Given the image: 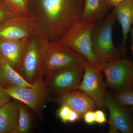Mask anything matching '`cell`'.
Listing matches in <instances>:
<instances>
[{"instance_id":"obj_17","label":"cell","mask_w":133,"mask_h":133,"mask_svg":"<svg viewBox=\"0 0 133 133\" xmlns=\"http://www.w3.org/2000/svg\"><path fill=\"white\" fill-rule=\"evenodd\" d=\"M108 8L103 0H85L80 18L85 21H102Z\"/></svg>"},{"instance_id":"obj_21","label":"cell","mask_w":133,"mask_h":133,"mask_svg":"<svg viewBox=\"0 0 133 133\" xmlns=\"http://www.w3.org/2000/svg\"><path fill=\"white\" fill-rule=\"evenodd\" d=\"M113 97L121 104L128 107L133 105V90L116 92Z\"/></svg>"},{"instance_id":"obj_27","label":"cell","mask_w":133,"mask_h":133,"mask_svg":"<svg viewBox=\"0 0 133 133\" xmlns=\"http://www.w3.org/2000/svg\"><path fill=\"white\" fill-rule=\"evenodd\" d=\"M132 46H131V50H132V52L133 54V27L132 29Z\"/></svg>"},{"instance_id":"obj_9","label":"cell","mask_w":133,"mask_h":133,"mask_svg":"<svg viewBox=\"0 0 133 133\" xmlns=\"http://www.w3.org/2000/svg\"><path fill=\"white\" fill-rule=\"evenodd\" d=\"M102 72L98 68L91 66L88 62L86 63L83 81L78 90L90 97L98 108L105 110L106 86L103 80Z\"/></svg>"},{"instance_id":"obj_19","label":"cell","mask_w":133,"mask_h":133,"mask_svg":"<svg viewBox=\"0 0 133 133\" xmlns=\"http://www.w3.org/2000/svg\"><path fill=\"white\" fill-rule=\"evenodd\" d=\"M20 114L19 123L16 129L12 133H27L31 127V117L26 107L19 102Z\"/></svg>"},{"instance_id":"obj_6","label":"cell","mask_w":133,"mask_h":133,"mask_svg":"<svg viewBox=\"0 0 133 133\" xmlns=\"http://www.w3.org/2000/svg\"><path fill=\"white\" fill-rule=\"evenodd\" d=\"M105 76L106 86L121 92L133 90V63L126 57L101 64L98 67Z\"/></svg>"},{"instance_id":"obj_22","label":"cell","mask_w":133,"mask_h":133,"mask_svg":"<svg viewBox=\"0 0 133 133\" xmlns=\"http://www.w3.org/2000/svg\"><path fill=\"white\" fill-rule=\"evenodd\" d=\"M18 16L8 7L1 0H0V23L13 17Z\"/></svg>"},{"instance_id":"obj_28","label":"cell","mask_w":133,"mask_h":133,"mask_svg":"<svg viewBox=\"0 0 133 133\" xmlns=\"http://www.w3.org/2000/svg\"><path fill=\"white\" fill-rule=\"evenodd\" d=\"M128 107L131 109V112H132L133 114V105L130 106H128Z\"/></svg>"},{"instance_id":"obj_10","label":"cell","mask_w":133,"mask_h":133,"mask_svg":"<svg viewBox=\"0 0 133 133\" xmlns=\"http://www.w3.org/2000/svg\"><path fill=\"white\" fill-rule=\"evenodd\" d=\"M105 105L109 112V133H133V114L128 106L121 104L107 92Z\"/></svg>"},{"instance_id":"obj_20","label":"cell","mask_w":133,"mask_h":133,"mask_svg":"<svg viewBox=\"0 0 133 133\" xmlns=\"http://www.w3.org/2000/svg\"><path fill=\"white\" fill-rule=\"evenodd\" d=\"M57 111V115L63 123H73L80 118L77 112L71 109L68 105L61 104Z\"/></svg>"},{"instance_id":"obj_16","label":"cell","mask_w":133,"mask_h":133,"mask_svg":"<svg viewBox=\"0 0 133 133\" xmlns=\"http://www.w3.org/2000/svg\"><path fill=\"white\" fill-rule=\"evenodd\" d=\"M0 84L5 88L6 87H30L33 84L26 81L21 74L0 58Z\"/></svg>"},{"instance_id":"obj_4","label":"cell","mask_w":133,"mask_h":133,"mask_svg":"<svg viewBox=\"0 0 133 133\" xmlns=\"http://www.w3.org/2000/svg\"><path fill=\"white\" fill-rule=\"evenodd\" d=\"M114 8L104 21L96 24L92 36V46L95 57L101 64L122 58L114 44L113 29L116 21Z\"/></svg>"},{"instance_id":"obj_23","label":"cell","mask_w":133,"mask_h":133,"mask_svg":"<svg viewBox=\"0 0 133 133\" xmlns=\"http://www.w3.org/2000/svg\"><path fill=\"white\" fill-rule=\"evenodd\" d=\"M11 98L5 88L0 84V108L8 103L11 100Z\"/></svg>"},{"instance_id":"obj_1","label":"cell","mask_w":133,"mask_h":133,"mask_svg":"<svg viewBox=\"0 0 133 133\" xmlns=\"http://www.w3.org/2000/svg\"><path fill=\"white\" fill-rule=\"evenodd\" d=\"M85 0H29L36 30L50 42L59 39L80 18Z\"/></svg>"},{"instance_id":"obj_11","label":"cell","mask_w":133,"mask_h":133,"mask_svg":"<svg viewBox=\"0 0 133 133\" xmlns=\"http://www.w3.org/2000/svg\"><path fill=\"white\" fill-rule=\"evenodd\" d=\"M32 17L16 16L0 23V39L20 41L29 37L36 30Z\"/></svg>"},{"instance_id":"obj_8","label":"cell","mask_w":133,"mask_h":133,"mask_svg":"<svg viewBox=\"0 0 133 133\" xmlns=\"http://www.w3.org/2000/svg\"><path fill=\"white\" fill-rule=\"evenodd\" d=\"M87 61L82 55L59 41L50 42L45 55L43 76L52 72Z\"/></svg>"},{"instance_id":"obj_7","label":"cell","mask_w":133,"mask_h":133,"mask_svg":"<svg viewBox=\"0 0 133 133\" xmlns=\"http://www.w3.org/2000/svg\"><path fill=\"white\" fill-rule=\"evenodd\" d=\"M30 87H9L5 88L10 97L28 106L36 116L43 118L44 107L48 102L55 101L46 90L43 79L33 83Z\"/></svg>"},{"instance_id":"obj_12","label":"cell","mask_w":133,"mask_h":133,"mask_svg":"<svg viewBox=\"0 0 133 133\" xmlns=\"http://www.w3.org/2000/svg\"><path fill=\"white\" fill-rule=\"evenodd\" d=\"M28 38L20 41L0 39V58L17 72Z\"/></svg>"},{"instance_id":"obj_13","label":"cell","mask_w":133,"mask_h":133,"mask_svg":"<svg viewBox=\"0 0 133 133\" xmlns=\"http://www.w3.org/2000/svg\"><path fill=\"white\" fill-rule=\"evenodd\" d=\"M114 8L116 20L121 25L123 35L119 51L122 56L126 57L128 35L133 23V0H124Z\"/></svg>"},{"instance_id":"obj_5","label":"cell","mask_w":133,"mask_h":133,"mask_svg":"<svg viewBox=\"0 0 133 133\" xmlns=\"http://www.w3.org/2000/svg\"><path fill=\"white\" fill-rule=\"evenodd\" d=\"M79 64L67 66L45 75L44 84L51 96L59 97L78 90L85 70V64Z\"/></svg>"},{"instance_id":"obj_26","label":"cell","mask_w":133,"mask_h":133,"mask_svg":"<svg viewBox=\"0 0 133 133\" xmlns=\"http://www.w3.org/2000/svg\"><path fill=\"white\" fill-rule=\"evenodd\" d=\"M124 0H103L108 8H114Z\"/></svg>"},{"instance_id":"obj_2","label":"cell","mask_w":133,"mask_h":133,"mask_svg":"<svg viewBox=\"0 0 133 133\" xmlns=\"http://www.w3.org/2000/svg\"><path fill=\"white\" fill-rule=\"evenodd\" d=\"M49 43L36 30L28 38L18 72L30 84L43 79V65Z\"/></svg>"},{"instance_id":"obj_15","label":"cell","mask_w":133,"mask_h":133,"mask_svg":"<svg viewBox=\"0 0 133 133\" xmlns=\"http://www.w3.org/2000/svg\"><path fill=\"white\" fill-rule=\"evenodd\" d=\"M19 114V102L17 100H10L0 108V133H12L15 130Z\"/></svg>"},{"instance_id":"obj_3","label":"cell","mask_w":133,"mask_h":133,"mask_svg":"<svg viewBox=\"0 0 133 133\" xmlns=\"http://www.w3.org/2000/svg\"><path fill=\"white\" fill-rule=\"evenodd\" d=\"M96 23L80 18L58 41L83 56L91 66L98 68L101 64L95 57L92 46V36Z\"/></svg>"},{"instance_id":"obj_18","label":"cell","mask_w":133,"mask_h":133,"mask_svg":"<svg viewBox=\"0 0 133 133\" xmlns=\"http://www.w3.org/2000/svg\"><path fill=\"white\" fill-rule=\"evenodd\" d=\"M16 15L32 17L30 11L29 0H1Z\"/></svg>"},{"instance_id":"obj_14","label":"cell","mask_w":133,"mask_h":133,"mask_svg":"<svg viewBox=\"0 0 133 133\" xmlns=\"http://www.w3.org/2000/svg\"><path fill=\"white\" fill-rule=\"evenodd\" d=\"M55 101L60 104H65L77 113L80 118L86 112L93 111L97 107L95 102L84 93L78 90L72 91L57 97Z\"/></svg>"},{"instance_id":"obj_25","label":"cell","mask_w":133,"mask_h":133,"mask_svg":"<svg viewBox=\"0 0 133 133\" xmlns=\"http://www.w3.org/2000/svg\"><path fill=\"white\" fill-rule=\"evenodd\" d=\"M84 120L87 124L91 125L95 122V112L93 111H87L85 114L84 116Z\"/></svg>"},{"instance_id":"obj_24","label":"cell","mask_w":133,"mask_h":133,"mask_svg":"<svg viewBox=\"0 0 133 133\" xmlns=\"http://www.w3.org/2000/svg\"><path fill=\"white\" fill-rule=\"evenodd\" d=\"M95 122L98 124H103L107 121L104 113L101 109L95 112Z\"/></svg>"}]
</instances>
